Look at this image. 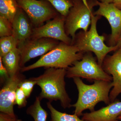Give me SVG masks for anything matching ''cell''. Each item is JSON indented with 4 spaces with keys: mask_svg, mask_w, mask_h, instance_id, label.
Listing matches in <instances>:
<instances>
[{
    "mask_svg": "<svg viewBox=\"0 0 121 121\" xmlns=\"http://www.w3.org/2000/svg\"><path fill=\"white\" fill-rule=\"evenodd\" d=\"M73 79L78 91L77 102L71 106L75 108L74 114L79 117L86 109L93 112L95 106L100 102H104L107 105L111 103L109 94L113 87L112 81L95 80L93 84L87 85L80 78H74Z\"/></svg>",
    "mask_w": 121,
    "mask_h": 121,
    "instance_id": "obj_1",
    "label": "cell"
},
{
    "mask_svg": "<svg viewBox=\"0 0 121 121\" xmlns=\"http://www.w3.org/2000/svg\"><path fill=\"white\" fill-rule=\"evenodd\" d=\"M45 71L41 75L31 78L35 80L40 86L41 92L39 97L52 101H59L61 105L64 109L71 107V99L69 97L65 88V78L66 69L54 68H45Z\"/></svg>",
    "mask_w": 121,
    "mask_h": 121,
    "instance_id": "obj_2",
    "label": "cell"
},
{
    "mask_svg": "<svg viewBox=\"0 0 121 121\" xmlns=\"http://www.w3.org/2000/svg\"><path fill=\"white\" fill-rule=\"evenodd\" d=\"M83 53L73 44L60 42L55 47L41 56L39 59L31 65L21 68V72L40 67L67 69L77 60H80Z\"/></svg>",
    "mask_w": 121,
    "mask_h": 121,
    "instance_id": "obj_3",
    "label": "cell"
},
{
    "mask_svg": "<svg viewBox=\"0 0 121 121\" xmlns=\"http://www.w3.org/2000/svg\"><path fill=\"white\" fill-rule=\"evenodd\" d=\"M99 16L92 14L91 27L86 32H80L76 35L72 44L78 48L80 52H93L95 54L98 63L102 67L107 55L113 51H117V45L107 46L104 43L105 38L99 35L97 29V24Z\"/></svg>",
    "mask_w": 121,
    "mask_h": 121,
    "instance_id": "obj_4",
    "label": "cell"
},
{
    "mask_svg": "<svg viewBox=\"0 0 121 121\" xmlns=\"http://www.w3.org/2000/svg\"><path fill=\"white\" fill-rule=\"evenodd\" d=\"M95 3L90 4L87 0H74L73 5L65 18V28L67 35L71 37L72 43L79 29L88 31L91 22L92 8Z\"/></svg>",
    "mask_w": 121,
    "mask_h": 121,
    "instance_id": "obj_5",
    "label": "cell"
},
{
    "mask_svg": "<svg viewBox=\"0 0 121 121\" xmlns=\"http://www.w3.org/2000/svg\"><path fill=\"white\" fill-rule=\"evenodd\" d=\"M68 78H82L88 80L112 82V78L104 71L90 52L83 54L82 58L66 69V76Z\"/></svg>",
    "mask_w": 121,
    "mask_h": 121,
    "instance_id": "obj_6",
    "label": "cell"
},
{
    "mask_svg": "<svg viewBox=\"0 0 121 121\" xmlns=\"http://www.w3.org/2000/svg\"><path fill=\"white\" fill-rule=\"evenodd\" d=\"M20 8L26 13L33 27L43 25L59 13L47 0H16Z\"/></svg>",
    "mask_w": 121,
    "mask_h": 121,
    "instance_id": "obj_7",
    "label": "cell"
},
{
    "mask_svg": "<svg viewBox=\"0 0 121 121\" xmlns=\"http://www.w3.org/2000/svg\"><path fill=\"white\" fill-rule=\"evenodd\" d=\"M59 43L58 40L49 38L28 39L18 48L21 69L30 60L43 55L55 47Z\"/></svg>",
    "mask_w": 121,
    "mask_h": 121,
    "instance_id": "obj_8",
    "label": "cell"
},
{
    "mask_svg": "<svg viewBox=\"0 0 121 121\" xmlns=\"http://www.w3.org/2000/svg\"><path fill=\"white\" fill-rule=\"evenodd\" d=\"M66 17L59 13L52 19L43 25L34 28L31 38H47L60 41L68 44H72V39L66 33L65 28Z\"/></svg>",
    "mask_w": 121,
    "mask_h": 121,
    "instance_id": "obj_9",
    "label": "cell"
},
{
    "mask_svg": "<svg viewBox=\"0 0 121 121\" xmlns=\"http://www.w3.org/2000/svg\"><path fill=\"white\" fill-rule=\"evenodd\" d=\"M21 72L9 77L0 91V111L13 117H16L13 110L16 91L20 83L26 79Z\"/></svg>",
    "mask_w": 121,
    "mask_h": 121,
    "instance_id": "obj_10",
    "label": "cell"
},
{
    "mask_svg": "<svg viewBox=\"0 0 121 121\" xmlns=\"http://www.w3.org/2000/svg\"><path fill=\"white\" fill-rule=\"evenodd\" d=\"M102 67L106 73L112 75L113 87L109 94L111 102L121 94V48L112 55L106 56Z\"/></svg>",
    "mask_w": 121,
    "mask_h": 121,
    "instance_id": "obj_11",
    "label": "cell"
},
{
    "mask_svg": "<svg viewBox=\"0 0 121 121\" xmlns=\"http://www.w3.org/2000/svg\"><path fill=\"white\" fill-rule=\"evenodd\" d=\"M99 9L94 15L104 17L108 20L111 29L110 41L111 46H115L121 33V9L113 3H105L96 0Z\"/></svg>",
    "mask_w": 121,
    "mask_h": 121,
    "instance_id": "obj_12",
    "label": "cell"
},
{
    "mask_svg": "<svg viewBox=\"0 0 121 121\" xmlns=\"http://www.w3.org/2000/svg\"><path fill=\"white\" fill-rule=\"evenodd\" d=\"M12 24L13 35L17 41L18 48L31 38L34 27L27 15L19 7Z\"/></svg>",
    "mask_w": 121,
    "mask_h": 121,
    "instance_id": "obj_13",
    "label": "cell"
},
{
    "mask_svg": "<svg viewBox=\"0 0 121 121\" xmlns=\"http://www.w3.org/2000/svg\"><path fill=\"white\" fill-rule=\"evenodd\" d=\"M121 114V101H115L98 110L82 115L86 121H117Z\"/></svg>",
    "mask_w": 121,
    "mask_h": 121,
    "instance_id": "obj_14",
    "label": "cell"
},
{
    "mask_svg": "<svg viewBox=\"0 0 121 121\" xmlns=\"http://www.w3.org/2000/svg\"><path fill=\"white\" fill-rule=\"evenodd\" d=\"M1 57L9 77L16 75L21 72L20 65V56L18 48H15L3 57Z\"/></svg>",
    "mask_w": 121,
    "mask_h": 121,
    "instance_id": "obj_15",
    "label": "cell"
},
{
    "mask_svg": "<svg viewBox=\"0 0 121 121\" xmlns=\"http://www.w3.org/2000/svg\"><path fill=\"white\" fill-rule=\"evenodd\" d=\"M19 7L16 0H0V16L12 23Z\"/></svg>",
    "mask_w": 121,
    "mask_h": 121,
    "instance_id": "obj_16",
    "label": "cell"
},
{
    "mask_svg": "<svg viewBox=\"0 0 121 121\" xmlns=\"http://www.w3.org/2000/svg\"><path fill=\"white\" fill-rule=\"evenodd\" d=\"M41 100L39 97H36L34 103L30 105L26 110L27 114L31 116L35 121H46L48 113L41 106Z\"/></svg>",
    "mask_w": 121,
    "mask_h": 121,
    "instance_id": "obj_17",
    "label": "cell"
},
{
    "mask_svg": "<svg viewBox=\"0 0 121 121\" xmlns=\"http://www.w3.org/2000/svg\"><path fill=\"white\" fill-rule=\"evenodd\" d=\"M47 106L51 113L50 121H86L80 119L79 117L74 114H69L60 112L54 108L51 102H48Z\"/></svg>",
    "mask_w": 121,
    "mask_h": 121,
    "instance_id": "obj_18",
    "label": "cell"
},
{
    "mask_svg": "<svg viewBox=\"0 0 121 121\" xmlns=\"http://www.w3.org/2000/svg\"><path fill=\"white\" fill-rule=\"evenodd\" d=\"M17 48V41L13 35L0 38V56L2 57Z\"/></svg>",
    "mask_w": 121,
    "mask_h": 121,
    "instance_id": "obj_19",
    "label": "cell"
},
{
    "mask_svg": "<svg viewBox=\"0 0 121 121\" xmlns=\"http://www.w3.org/2000/svg\"><path fill=\"white\" fill-rule=\"evenodd\" d=\"M56 11L66 17L70 9L73 5L74 0H47Z\"/></svg>",
    "mask_w": 121,
    "mask_h": 121,
    "instance_id": "obj_20",
    "label": "cell"
},
{
    "mask_svg": "<svg viewBox=\"0 0 121 121\" xmlns=\"http://www.w3.org/2000/svg\"><path fill=\"white\" fill-rule=\"evenodd\" d=\"M12 24L8 20L0 16V37L13 35Z\"/></svg>",
    "mask_w": 121,
    "mask_h": 121,
    "instance_id": "obj_21",
    "label": "cell"
},
{
    "mask_svg": "<svg viewBox=\"0 0 121 121\" xmlns=\"http://www.w3.org/2000/svg\"><path fill=\"white\" fill-rule=\"evenodd\" d=\"M36 82L31 78L29 79H25L20 83L19 87L21 88L24 91L27 98L29 97L32 92L33 87Z\"/></svg>",
    "mask_w": 121,
    "mask_h": 121,
    "instance_id": "obj_22",
    "label": "cell"
},
{
    "mask_svg": "<svg viewBox=\"0 0 121 121\" xmlns=\"http://www.w3.org/2000/svg\"><path fill=\"white\" fill-rule=\"evenodd\" d=\"M27 98L22 89L18 87L16 91L15 105H17L19 108L25 107L27 103Z\"/></svg>",
    "mask_w": 121,
    "mask_h": 121,
    "instance_id": "obj_23",
    "label": "cell"
},
{
    "mask_svg": "<svg viewBox=\"0 0 121 121\" xmlns=\"http://www.w3.org/2000/svg\"><path fill=\"white\" fill-rule=\"evenodd\" d=\"M0 74L1 81L5 82L9 77L7 69L4 66L2 63L1 57H0Z\"/></svg>",
    "mask_w": 121,
    "mask_h": 121,
    "instance_id": "obj_24",
    "label": "cell"
},
{
    "mask_svg": "<svg viewBox=\"0 0 121 121\" xmlns=\"http://www.w3.org/2000/svg\"><path fill=\"white\" fill-rule=\"evenodd\" d=\"M0 121H22L21 119H17V117H12L9 115L0 112Z\"/></svg>",
    "mask_w": 121,
    "mask_h": 121,
    "instance_id": "obj_25",
    "label": "cell"
},
{
    "mask_svg": "<svg viewBox=\"0 0 121 121\" xmlns=\"http://www.w3.org/2000/svg\"><path fill=\"white\" fill-rule=\"evenodd\" d=\"M112 3L118 8L121 9V0H113Z\"/></svg>",
    "mask_w": 121,
    "mask_h": 121,
    "instance_id": "obj_26",
    "label": "cell"
},
{
    "mask_svg": "<svg viewBox=\"0 0 121 121\" xmlns=\"http://www.w3.org/2000/svg\"><path fill=\"white\" fill-rule=\"evenodd\" d=\"M116 45H117V47L118 49L121 48V33L120 36H119V39L118 40Z\"/></svg>",
    "mask_w": 121,
    "mask_h": 121,
    "instance_id": "obj_27",
    "label": "cell"
},
{
    "mask_svg": "<svg viewBox=\"0 0 121 121\" xmlns=\"http://www.w3.org/2000/svg\"><path fill=\"white\" fill-rule=\"evenodd\" d=\"M113 0H99V2L105 3H112Z\"/></svg>",
    "mask_w": 121,
    "mask_h": 121,
    "instance_id": "obj_28",
    "label": "cell"
},
{
    "mask_svg": "<svg viewBox=\"0 0 121 121\" xmlns=\"http://www.w3.org/2000/svg\"><path fill=\"white\" fill-rule=\"evenodd\" d=\"M117 120L121 121V114L117 118Z\"/></svg>",
    "mask_w": 121,
    "mask_h": 121,
    "instance_id": "obj_29",
    "label": "cell"
},
{
    "mask_svg": "<svg viewBox=\"0 0 121 121\" xmlns=\"http://www.w3.org/2000/svg\"><path fill=\"white\" fill-rule=\"evenodd\" d=\"M117 121H118V120H117Z\"/></svg>",
    "mask_w": 121,
    "mask_h": 121,
    "instance_id": "obj_30",
    "label": "cell"
}]
</instances>
